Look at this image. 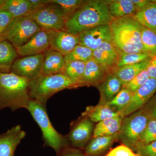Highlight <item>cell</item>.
Returning <instances> with one entry per match:
<instances>
[{"instance_id": "cell-23", "label": "cell", "mask_w": 156, "mask_h": 156, "mask_svg": "<svg viewBox=\"0 0 156 156\" xmlns=\"http://www.w3.org/2000/svg\"><path fill=\"white\" fill-rule=\"evenodd\" d=\"M0 10L8 11L14 19L28 16L33 8L30 0H5Z\"/></svg>"}, {"instance_id": "cell-30", "label": "cell", "mask_w": 156, "mask_h": 156, "mask_svg": "<svg viewBox=\"0 0 156 156\" xmlns=\"http://www.w3.org/2000/svg\"><path fill=\"white\" fill-rule=\"evenodd\" d=\"M151 56L145 52L138 53H126L119 54L117 69L129 65L136 64L147 61Z\"/></svg>"}, {"instance_id": "cell-18", "label": "cell", "mask_w": 156, "mask_h": 156, "mask_svg": "<svg viewBox=\"0 0 156 156\" xmlns=\"http://www.w3.org/2000/svg\"><path fill=\"white\" fill-rule=\"evenodd\" d=\"M119 53L111 42L102 43L93 51L92 58L111 71L117 69Z\"/></svg>"}, {"instance_id": "cell-19", "label": "cell", "mask_w": 156, "mask_h": 156, "mask_svg": "<svg viewBox=\"0 0 156 156\" xmlns=\"http://www.w3.org/2000/svg\"><path fill=\"white\" fill-rule=\"evenodd\" d=\"M65 63L64 56L50 48L44 53L41 74L50 75L62 73Z\"/></svg>"}, {"instance_id": "cell-3", "label": "cell", "mask_w": 156, "mask_h": 156, "mask_svg": "<svg viewBox=\"0 0 156 156\" xmlns=\"http://www.w3.org/2000/svg\"><path fill=\"white\" fill-rule=\"evenodd\" d=\"M29 80L13 73H0V111L27 108L30 100Z\"/></svg>"}, {"instance_id": "cell-16", "label": "cell", "mask_w": 156, "mask_h": 156, "mask_svg": "<svg viewBox=\"0 0 156 156\" xmlns=\"http://www.w3.org/2000/svg\"><path fill=\"white\" fill-rule=\"evenodd\" d=\"M50 48V43L46 31L41 30L36 34L24 45L16 49L20 56H33L44 53Z\"/></svg>"}, {"instance_id": "cell-15", "label": "cell", "mask_w": 156, "mask_h": 156, "mask_svg": "<svg viewBox=\"0 0 156 156\" xmlns=\"http://www.w3.org/2000/svg\"><path fill=\"white\" fill-rule=\"evenodd\" d=\"M112 71L100 64L93 58L86 62L85 71L79 83L81 86L96 87L103 81L107 75Z\"/></svg>"}, {"instance_id": "cell-8", "label": "cell", "mask_w": 156, "mask_h": 156, "mask_svg": "<svg viewBox=\"0 0 156 156\" xmlns=\"http://www.w3.org/2000/svg\"><path fill=\"white\" fill-rule=\"evenodd\" d=\"M28 16L33 20L42 30L64 29L65 16L58 6L50 0L47 5L32 11Z\"/></svg>"}, {"instance_id": "cell-34", "label": "cell", "mask_w": 156, "mask_h": 156, "mask_svg": "<svg viewBox=\"0 0 156 156\" xmlns=\"http://www.w3.org/2000/svg\"><path fill=\"white\" fill-rule=\"evenodd\" d=\"M50 2L55 3L58 6L62 13L66 17L73 13L81 5L83 0H50Z\"/></svg>"}, {"instance_id": "cell-33", "label": "cell", "mask_w": 156, "mask_h": 156, "mask_svg": "<svg viewBox=\"0 0 156 156\" xmlns=\"http://www.w3.org/2000/svg\"><path fill=\"white\" fill-rule=\"evenodd\" d=\"M156 140V119L149 118L137 144H147ZM136 144V145H137Z\"/></svg>"}, {"instance_id": "cell-5", "label": "cell", "mask_w": 156, "mask_h": 156, "mask_svg": "<svg viewBox=\"0 0 156 156\" xmlns=\"http://www.w3.org/2000/svg\"><path fill=\"white\" fill-rule=\"evenodd\" d=\"M26 109L41 128L45 146L52 148L58 154L67 147V138L58 133L52 125L46 111V105L30 99Z\"/></svg>"}, {"instance_id": "cell-24", "label": "cell", "mask_w": 156, "mask_h": 156, "mask_svg": "<svg viewBox=\"0 0 156 156\" xmlns=\"http://www.w3.org/2000/svg\"><path fill=\"white\" fill-rule=\"evenodd\" d=\"M106 2L113 19L133 16L136 13L132 0H106Z\"/></svg>"}, {"instance_id": "cell-17", "label": "cell", "mask_w": 156, "mask_h": 156, "mask_svg": "<svg viewBox=\"0 0 156 156\" xmlns=\"http://www.w3.org/2000/svg\"><path fill=\"white\" fill-rule=\"evenodd\" d=\"M123 85L115 74L110 72L96 87L100 92L99 104L105 105L111 101L122 89Z\"/></svg>"}, {"instance_id": "cell-1", "label": "cell", "mask_w": 156, "mask_h": 156, "mask_svg": "<svg viewBox=\"0 0 156 156\" xmlns=\"http://www.w3.org/2000/svg\"><path fill=\"white\" fill-rule=\"evenodd\" d=\"M113 19L106 1H84L76 11L66 17L63 30L79 35L98 26L110 25Z\"/></svg>"}, {"instance_id": "cell-37", "label": "cell", "mask_w": 156, "mask_h": 156, "mask_svg": "<svg viewBox=\"0 0 156 156\" xmlns=\"http://www.w3.org/2000/svg\"><path fill=\"white\" fill-rule=\"evenodd\" d=\"M105 156H139L126 146L122 144L109 152Z\"/></svg>"}, {"instance_id": "cell-9", "label": "cell", "mask_w": 156, "mask_h": 156, "mask_svg": "<svg viewBox=\"0 0 156 156\" xmlns=\"http://www.w3.org/2000/svg\"><path fill=\"white\" fill-rule=\"evenodd\" d=\"M44 58V53L16 59L11 73L29 80H33L41 74Z\"/></svg>"}, {"instance_id": "cell-28", "label": "cell", "mask_w": 156, "mask_h": 156, "mask_svg": "<svg viewBox=\"0 0 156 156\" xmlns=\"http://www.w3.org/2000/svg\"><path fill=\"white\" fill-rule=\"evenodd\" d=\"M86 62L78 61H66L62 73L76 83L77 87L85 71Z\"/></svg>"}, {"instance_id": "cell-22", "label": "cell", "mask_w": 156, "mask_h": 156, "mask_svg": "<svg viewBox=\"0 0 156 156\" xmlns=\"http://www.w3.org/2000/svg\"><path fill=\"white\" fill-rule=\"evenodd\" d=\"M133 17L143 26L156 33V0L151 1Z\"/></svg>"}, {"instance_id": "cell-20", "label": "cell", "mask_w": 156, "mask_h": 156, "mask_svg": "<svg viewBox=\"0 0 156 156\" xmlns=\"http://www.w3.org/2000/svg\"><path fill=\"white\" fill-rule=\"evenodd\" d=\"M119 140V133L110 136L92 137L85 149L86 156H99L109 149L117 140Z\"/></svg>"}, {"instance_id": "cell-13", "label": "cell", "mask_w": 156, "mask_h": 156, "mask_svg": "<svg viewBox=\"0 0 156 156\" xmlns=\"http://www.w3.org/2000/svg\"><path fill=\"white\" fill-rule=\"evenodd\" d=\"M79 44L94 51L105 42H111L112 35L110 25L98 26L84 31L79 35Z\"/></svg>"}, {"instance_id": "cell-25", "label": "cell", "mask_w": 156, "mask_h": 156, "mask_svg": "<svg viewBox=\"0 0 156 156\" xmlns=\"http://www.w3.org/2000/svg\"><path fill=\"white\" fill-rule=\"evenodd\" d=\"M123 118L119 115L98 123L94 128L93 137L110 136L119 133Z\"/></svg>"}, {"instance_id": "cell-26", "label": "cell", "mask_w": 156, "mask_h": 156, "mask_svg": "<svg viewBox=\"0 0 156 156\" xmlns=\"http://www.w3.org/2000/svg\"><path fill=\"white\" fill-rule=\"evenodd\" d=\"M82 115L89 118L93 122L101 121L121 115L119 113L115 111L106 105L98 104L95 106L87 107Z\"/></svg>"}, {"instance_id": "cell-14", "label": "cell", "mask_w": 156, "mask_h": 156, "mask_svg": "<svg viewBox=\"0 0 156 156\" xmlns=\"http://www.w3.org/2000/svg\"><path fill=\"white\" fill-rule=\"evenodd\" d=\"M25 136V131L20 125L0 134V156H14L17 147Z\"/></svg>"}, {"instance_id": "cell-44", "label": "cell", "mask_w": 156, "mask_h": 156, "mask_svg": "<svg viewBox=\"0 0 156 156\" xmlns=\"http://www.w3.org/2000/svg\"><path fill=\"white\" fill-rule=\"evenodd\" d=\"M4 2H5V0H0V8L2 6Z\"/></svg>"}, {"instance_id": "cell-12", "label": "cell", "mask_w": 156, "mask_h": 156, "mask_svg": "<svg viewBox=\"0 0 156 156\" xmlns=\"http://www.w3.org/2000/svg\"><path fill=\"white\" fill-rule=\"evenodd\" d=\"M156 93V80L150 78L144 85L133 93L131 101L121 114L124 117L141 109Z\"/></svg>"}, {"instance_id": "cell-11", "label": "cell", "mask_w": 156, "mask_h": 156, "mask_svg": "<svg viewBox=\"0 0 156 156\" xmlns=\"http://www.w3.org/2000/svg\"><path fill=\"white\" fill-rule=\"evenodd\" d=\"M48 34L50 48L65 56L79 44L78 35L70 33L64 30L46 31Z\"/></svg>"}, {"instance_id": "cell-42", "label": "cell", "mask_w": 156, "mask_h": 156, "mask_svg": "<svg viewBox=\"0 0 156 156\" xmlns=\"http://www.w3.org/2000/svg\"><path fill=\"white\" fill-rule=\"evenodd\" d=\"M134 3L136 12L141 10L147 5L151 1L149 0H132Z\"/></svg>"}, {"instance_id": "cell-6", "label": "cell", "mask_w": 156, "mask_h": 156, "mask_svg": "<svg viewBox=\"0 0 156 156\" xmlns=\"http://www.w3.org/2000/svg\"><path fill=\"white\" fill-rule=\"evenodd\" d=\"M41 28L28 16L14 18L11 21L0 40H6L11 43L14 48L24 45Z\"/></svg>"}, {"instance_id": "cell-35", "label": "cell", "mask_w": 156, "mask_h": 156, "mask_svg": "<svg viewBox=\"0 0 156 156\" xmlns=\"http://www.w3.org/2000/svg\"><path fill=\"white\" fill-rule=\"evenodd\" d=\"M149 79V76L145 69L135 76L128 83L123 86V87L134 93L140 88L144 85Z\"/></svg>"}, {"instance_id": "cell-40", "label": "cell", "mask_w": 156, "mask_h": 156, "mask_svg": "<svg viewBox=\"0 0 156 156\" xmlns=\"http://www.w3.org/2000/svg\"><path fill=\"white\" fill-rule=\"evenodd\" d=\"M146 69L150 78L156 80V55L151 56Z\"/></svg>"}, {"instance_id": "cell-43", "label": "cell", "mask_w": 156, "mask_h": 156, "mask_svg": "<svg viewBox=\"0 0 156 156\" xmlns=\"http://www.w3.org/2000/svg\"><path fill=\"white\" fill-rule=\"evenodd\" d=\"M30 1L32 5L33 11L47 5L50 2V0H30Z\"/></svg>"}, {"instance_id": "cell-10", "label": "cell", "mask_w": 156, "mask_h": 156, "mask_svg": "<svg viewBox=\"0 0 156 156\" xmlns=\"http://www.w3.org/2000/svg\"><path fill=\"white\" fill-rule=\"evenodd\" d=\"M95 126L89 118L82 115L74 123L67 137L74 147L85 149L93 134Z\"/></svg>"}, {"instance_id": "cell-29", "label": "cell", "mask_w": 156, "mask_h": 156, "mask_svg": "<svg viewBox=\"0 0 156 156\" xmlns=\"http://www.w3.org/2000/svg\"><path fill=\"white\" fill-rule=\"evenodd\" d=\"M133 95V93L122 87L115 97L105 105L121 115L130 103Z\"/></svg>"}, {"instance_id": "cell-36", "label": "cell", "mask_w": 156, "mask_h": 156, "mask_svg": "<svg viewBox=\"0 0 156 156\" xmlns=\"http://www.w3.org/2000/svg\"><path fill=\"white\" fill-rule=\"evenodd\" d=\"M134 152L139 156H156V140L147 144H137Z\"/></svg>"}, {"instance_id": "cell-2", "label": "cell", "mask_w": 156, "mask_h": 156, "mask_svg": "<svg viewBox=\"0 0 156 156\" xmlns=\"http://www.w3.org/2000/svg\"><path fill=\"white\" fill-rule=\"evenodd\" d=\"M112 43L118 53L144 52L142 26L133 16L114 18L110 24Z\"/></svg>"}, {"instance_id": "cell-7", "label": "cell", "mask_w": 156, "mask_h": 156, "mask_svg": "<svg viewBox=\"0 0 156 156\" xmlns=\"http://www.w3.org/2000/svg\"><path fill=\"white\" fill-rule=\"evenodd\" d=\"M149 119L142 109L124 117L119 132V140L134 152L140 136L146 127Z\"/></svg>"}, {"instance_id": "cell-41", "label": "cell", "mask_w": 156, "mask_h": 156, "mask_svg": "<svg viewBox=\"0 0 156 156\" xmlns=\"http://www.w3.org/2000/svg\"><path fill=\"white\" fill-rule=\"evenodd\" d=\"M59 156H86L84 153L76 148H68L66 147L62 151Z\"/></svg>"}, {"instance_id": "cell-39", "label": "cell", "mask_w": 156, "mask_h": 156, "mask_svg": "<svg viewBox=\"0 0 156 156\" xmlns=\"http://www.w3.org/2000/svg\"><path fill=\"white\" fill-rule=\"evenodd\" d=\"M141 109L149 118L156 119V93Z\"/></svg>"}, {"instance_id": "cell-32", "label": "cell", "mask_w": 156, "mask_h": 156, "mask_svg": "<svg viewBox=\"0 0 156 156\" xmlns=\"http://www.w3.org/2000/svg\"><path fill=\"white\" fill-rule=\"evenodd\" d=\"M93 51L89 48L78 44L64 56L66 61H78L86 62L92 58Z\"/></svg>"}, {"instance_id": "cell-31", "label": "cell", "mask_w": 156, "mask_h": 156, "mask_svg": "<svg viewBox=\"0 0 156 156\" xmlns=\"http://www.w3.org/2000/svg\"><path fill=\"white\" fill-rule=\"evenodd\" d=\"M141 41L144 52L151 56L156 55V33L142 26Z\"/></svg>"}, {"instance_id": "cell-38", "label": "cell", "mask_w": 156, "mask_h": 156, "mask_svg": "<svg viewBox=\"0 0 156 156\" xmlns=\"http://www.w3.org/2000/svg\"><path fill=\"white\" fill-rule=\"evenodd\" d=\"M14 19L12 15L8 11L0 10V37Z\"/></svg>"}, {"instance_id": "cell-4", "label": "cell", "mask_w": 156, "mask_h": 156, "mask_svg": "<svg viewBox=\"0 0 156 156\" xmlns=\"http://www.w3.org/2000/svg\"><path fill=\"white\" fill-rule=\"evenodd\" d=\"M76 87V83L63 73L50 75L41 74L29 80V93L30 99L46 105L48 99L57 92Z\"/></svg>"}, {"instance_id": "cell-27", "label": "cell", "mask_w": 156, "mask_h": 156, "mask_svg": "<svg viewBox=\"0 0 156 156\" xmlns=\"http://www.w3.org/2000/svg\"><path fill=\"white\" fill-rule=\"evenodd\" d=\"M149 60L118 68L114 71V72L122 82L123 86H125L135 76L146 68Z\"/></svg>"}, {"instance_id": "cell-21", "label": "cell", "mask_w": 156, "mask_h": 156, "mask_svg": "<svg viewBox=\"0 0 156 156\" xmlns=\"http://www.w3.org/2000/svg\"><path fill=\"white\" fill-rule=\"evenodd\" d=\"M17 56V50L11 43L6 40H0V73H11Z\"/></svg>"}]
</instances>
